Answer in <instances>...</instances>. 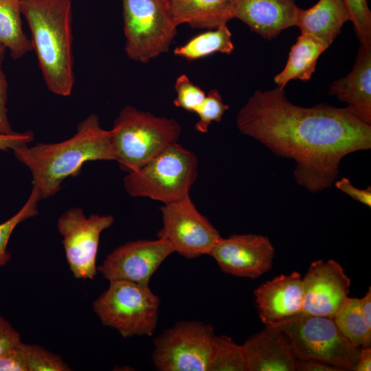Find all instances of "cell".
I'll return each instance as SVG.
<instances>
[{"label": "cell", "instance_id": "obj_18", "mask_svg": "<svg viewBox=\"0 0 371 371\" xmlns=\"http://www.w3.org/2000/svg\"><path fill=\"white\" fill-rule=\"evenodd\" d=\"M329 94L346 102L353 115L371 125V45H360L351 71L332 83Z\"/></svg>", "mask_w": 371, "mask_h": 371}, {"label": "cell", "instance_id": "obj_37", "mask_svg": "<svg viewBox=\"0 0 371 371\" xmlns=\"http://www.w3.org/2000/svg\"><path fill=\"white\" fill-rule=\"evenodd\" d=\"M360 299V309L368 326L371 328V287L366 295Z\"/></svg>", "mask_w": 371, "mask_h": 371}, {"label": "cell", "instance_id": "obj_6", "mask_svg": "<svg viewBox=\"0 0 371 371\" xmlns=\"http://www.w3.org/2000/svg\"><path fill=\"white\" fill-rule=\"evenodd\" d=\"M93 302V310L104 326L123 337L153 336L158 322L160 300L149 287L115 280Z\"/></svg>", "mask_w": 371, "mask_h": 371}, {"label": "cell", "instance_id": "obj_19", "mask_svg": "<svg viewBox=\"0 0 371 371\" xmlns=\"http://www.w3.org/2000/svg\"><path fill=\"white\" fill-rule=\"evenodd\" d=\"M348 21L344 0H319L308 9L299 8L295 26L300 28L301 34H309L330 46Z\"/></svg>", "mask_w": 371, "mask_h": 371}, {"label": "cell", "instance_id": "obj_7", "mask_svg": "<svg viewBox=\"0 0 371 371\" xmlns=\"http://www.w3.org/2000/svg\"><path fill=\"white\" fill-rule=\"evenodd\" d=\"M273 326L289 337L297 359L323 361L342 370H353L361 348L340 331L334 319L300 313Z\"/></svg>", "mask_w": 371, "mask_h": 371}, {"label": "cell", "instance_id": "obj_13", "mask_svg": "<svg viewBox=\"0 0 371 371\" xmlns=\"http://www.w3.org/2000/svg\"><path fill=\"white\" fill-rule=\"evenodd\" d=\"M210 256L224 273L255 279L271 269L275 249L265 236L233 234L221 237Z\"/></svg>", "mask_w": 371, "mask_h": 371}, {"label": "cell", "instance_id": "obj_11", "mask_svg": "<svg viewBox=\"0 0 371 371\" xmlns=\"http://www.w3.org/2000/svg\"><path fill=\"white\" fill-rule=\"evenodd\" d=\"M114 222L112 215L87 216L81 207H71L57 220L65 257L74 277L93 280L97 274L96 258L101 234Z\"/></svg>", "mask_w": 371, "mask_h": 371}, {"label": "cell", "instance_id": "obj_33", "mask_svg": "<svg viewBox=\"0 0 371 371\" xmlns=\"http://www.w3.org/2000/svg\"><path fill=\"white\" fill-rule=\"evenodd\" d=\"M21 342L20 333L0 315V355Z\"/></svg>", "mask_w": 371, "mask_h": 371}, {"label": "cell", "instance_id": "obj_28", "mask_svg": "<svg viewBox=\"0 0 371 371\" xmlns=\"http://www.w3.org/2000/svg\"><path fill=\"white\" fill-rule=\"evenodd\" d=\"M229 108V106L223 102L218 90L209 91L195 112L199 116V120L194 126L196 131L201 133L207 132L213 122L221 121L223 115Z\"/></svg>", "mask_w": 371, "mask_h": 371}, {"label": "cell", "instance_id": "obj_5", "mask_svg": "<svg viewBox=\"0 0 371 371\" xmlns=\"http://www.w3.org/2000/svg\"><path fill=\"white\" fill-rule=\"evenodd\" d=\"M196 155L175 143L124 179L126 192L133 197H147L163 204L190 195L198 177Z\"/></svg>", "mask_w": 371, "mask_h": 371}, {"label": "cell", "instance_id": "obj_9", "mask_svg": "<svg viewBox=\"0 0 371 371\" xmlns=\"http://www.w3.org/2000/svg\"><path fill=\"white\" fill-rule=\"evenodd\" d=\"M215 337L210 324L184 321L154 340L152 360L159 371H208Z\"/></svg>", "mask_w": 371, "mask_h": 371}, {"label": "cell", "instance_id": "obj_31", "mask_svg": "<svg viewBox=\"0 0 371 371\" xmlns=\"http://www.w3.org/2000/svg\"><path fill=\"white\" fill-rule=\"evenodd\" d=\"M6 48L0 44V134L10 135L15 133L9 121L6 103L8 85L3 70V61Z\"/></svg>", "mask_w": 371, "mask_h": 371}, {"label": "cell", "instance_id": "obj_4", "mask_svg": "<svg viewBox=\"0 0 371 371\" xmlns=\"http://www.w3.org/2000/svg\"><path fill=\"white\" fill-rule=\"evenodd\" d=\"M115 161L131 172L177 143L181 127L173 118L158 117L132 106L124 107L110 130Z\"/></svg>", "mask_w": 371, "mask_h": 371}, {"label": "cell", "instance_id": "obj_3", "mask_svg": "<svg viewBox=\"0 0 371 371\" xmlns=\"http://www.w3.org/2000/svg\"><path fill=\"white\" fill-rule=\"evenodd\" d=\"M20 3L48 89L57 95L69 96L75 82L71 0H20Z\"/></svg>", "mask_w": 371, "mask_h": 371}, {"label": "cell", "instance_id": "obj_16", "mask_svg": "<svg viewBox=\"0 0 371 371\" xmlns=\"http://www.w3.org/2000/svg\"><path fill=\"white\" fill-rule=\"evenodd\" d=\"M246 371H296L298 359L287 335L273 325L242 345Z\"/></svg>", "mask_w": 371, "mask_h": 371}, {"label": "cell", "instance_id": "obj_35", "mask_svg": "<svg viewBox=\"0 0 371 371\" xmlns=\"http://www.w3.org/2000/svg\"><path fill=\"white\" fill-rule=\"evenodd\" d=\"M297 371H342V370L323 361L298 359Z\"/></svg>", "mask_w": 371, "mask_h": 371}, {"label": "cell", "instance_id": "obj_15", "mask_svg": "<svg viewBox=\"0 0 371 371\" xmlns=\"http://www.w3.org/2000/svg\"><path fill=\"white\" fill-rule=\"evenodd\" d=\"M259 317L263 324L273 325L302 312V277L297 271L282 274L254 291Z\"/></svg>", "mask_w": 371, "mask_h": 371}, {"label": "cell", "instance_id": "obj_20", "mask_svg": "<svg viewBox=\"0 0 371 371\" xmlns=\"http://www.w3.org/2000/svg\"><path fill=\"white\" fill-rule=\"evenodd\" d=\"M236 0H170L177 25L187 23L200 29H216L233 18Z\"/></svg>", "mask_w": 371, "mask_h": 371}, {"label": "cell", "instance_id": "obj_2", "mask_svg": "<svg viewBox=\"0 0 371 371\" xmlns=\"http://www.w3.org/2000/svg\"><path fill=\"white\" fill-rule=\"evenodd\" d=\"M12 151L31 172L32 187L42 199L56 194L67 178L80 174L86 162L116 159L111 131L102 128L95 114L82 120L76 133L67 139L24 145Z\"/></svg>", "mask_w": 371, "mask_h": 371}, {"label": "cell", "instance_id": "obj_12", "mask_svg": "<svg viewBox=\"0 0 371 371\" xmlns=\"http://www.w3.org/2000/svg\"><path fill=\"white\" fill-rule=\"evenodd\" d=\"M172 253L171 245L158 238L129 241L109 253L97 270L109 281L149 284L154 273Z\"/></svg>", "mask_w": 371, "mask_h": 371}, {"label": "cell", "instance_id": "obj_8", "mask_svg": "<svg viewBox=\"0 0 371 371\" xmlns=\"http://www.w3.org/2000/svg\"><path fill=\"white\" fill-rule=\"evenodd\" d=\"M125 52L146 63L168 51L177 25L170 0H122Z\"/></svg>", "mask_w": 371, "mask_h": 371}, {"label": "cell", "instance_id": "obj_22", "mask_svg": "<svg viewBox=\"0 0 371 371\" xmlns=\"http://www.w3.org/2000/svg\"><path fill=\"white\" fill-rule=\"evenodd\" d=\"M21 14L20 0H0V44L15 60L33 50L22 27Z\"/></svg>", "mask_w": 371, "mask_h": 371}, {"label": "cell", "instance_id": "obj_29", "mask_svg": "<svg viewBox=\"0 0 371 371\" xmlns=\"http://www.w3.org/2000/svg\"><path fill=\"white\" fill-rule=\"evenodd\" d=\"M361 45H371V12L367 0H344Z\"/></svg>", "mask_w": 371, "mask_h": 371}, {"label": "cell", "instance_id": "obj_32", "mask_svg": "<svg viewBox=\"0 0 371 371\" xmlns=\"http://www.w3.org/2000/svg\"><path fill=\"white\" fill-rule=\"evenodd\" d=\"M21 343L0 355V371H27Z\"/></svg>", "mask_w": 371, "mask_h": 371}, {"label": "cell", "instance_id": "obj_24", "mask_svg": "<svg viewBox=\"0 0 371 371\" xmlns=\"http://www.w3.org/2000/svg\"><path fill=\"white\" fill-rule=\"evenodd\" d=\"M341 333L355 346H371V328L366 323L360 309V299L348 297L334 317Z\"/></svg>", "mask_w": 371, "mask_h": 371}, {"label": "cell", "instance_id": "obj_21", "mask_svg": "<svg viewBox=\"0 0 371 371\" xmlns=\"http://www.w3.org/2000/svg\"><path fill=\"white\" fill-rule=\"evenodd\" d=\"M329 46L309 34H301L291 47L284 69L274 77L277 87L284 89L292 80L308 81L321 54Z\"/></svg>", "mask_w": 371, "mask_h": 371}, {"label": "cell", "instance_id": "obj_25", "mask_svg": "<svg viewBox=\"0 0 371 371\" xmlns=\"http://www.w3.org/2000/svg\"><path fill=\"white\" fill-rule=\"evenodd\" d=\"M208 371H246L242 345L226 335H216Z\"/></svg>", "mask_w": 371, "mask_h": 371}, {"label": "cell", "instance_id": "obj_30", "mask_svg": "<svg viewBox=\"0 0 371 371\" xmlns=\"http://www.w3.org/2000/svg\"><path fill=\"white\" fill-rule=\"evenodd\" d=\"M175 89L177 98L174 104L188 112L195 113L205 97V93L194 84L186 75L179 76L175 81Z\"/></svg>", "mask_w": 371, "mask_h": 371}, {"label": "cell", "instance_id": "obj_17", "mask_svg": "<svg viewBox=\"0 0 371 371\" xmlns=\"http://www.w3.org/2000/svg\"><path fill=\"white\" fill-rule=\"evenodd\" d=\"M298 9L295 0H236L233 18L271 40L295 26Z\"/></svg>", "mask_w": 371, "mask_h": 371}, {"label": "cell", "instance_id": "obj_10", "mask_svg": "<svg viewBox=\"0 0 371 371\" xmlns=\"http://www.w3.org/2000/svg\"><path fill=\"white\" fill-rule=\"evenodd\" d=\"M162 227L157 238L174 252L189 259L210 255L221 238L218 231L193 203L190 195L160 207Z\"/></svg>", "mask_w": 371, "mask_h": 371}, {"label": "cell", "instance_id": "obj_34", "mask_svg": "<svg viewBox=\"0 0 371 371\" xmlns=\"http://www.w3.org/2000/svg\"><path fill=\"white\" fill-rule=\"evenodd\" d=\"M339 190L349 195L354 200L357 201L369 207H371V187L366 189L355 188L346 177H343L335 183Z\"/></svg>", "mask_w": 371, "mask_h": 371}, {"label": "cell", "instance_id": "obj_36", "mask_svg": "<svg viewBox=\"0 0 371 371\" xmlns=\"http://www.w3.org/2000/svg\"><path fill=\"white\" fill-rule=\"evenodd\" d=\"M353 370H371V347L361 348L359 357Z\"/></svg>", "mask_w": 371, "mask_h": 371}, {"label": "cell", "instance_id": "obj_26", "mask_svg": "<svg viewBox=\"0 0 371 371\" xmlns=\"http://www.w3.org/2000/svg\"><path fill=\"white\" fill-rule=\"evenodd\" d=\"M41 199L38 190L32 187L28 199L21 208L12 217L0 223V267L10 260L8 245L13 231L21 223L38 215V205Z\"/></svg>", "mask_w": 371, "mask_h": 371}, {"label": "cell", "instance_id": "obj_27", "mask_svg": "<svg viewBox=\"0 0 371 371\" xmlns=\"http://www.w3.org/2000/svg\"><path fill=\"white\" fill-rule=\"evenodd\" d=\"M27 371H69L70 367L62 358L44 348L21 343Z\"/></svg>", "mask_w": 371, "mask_h": 371}, {"label": "cell", "instance_id": "obj_1", "mask_svg": "<svg viewBox=\"0 0 371 371\" xmlns=\"http://www.w3.org/2000/svg\"><path fill=\"white\" fill-rule=\"evenodd\" d=\"M236 126L274 154L292 159L296 182L313 193L332 186L345 156L371 148V125L346 107L295 105L278 87L256 91L238 113Z\"/></svg>", "mask_w": 371, "mask_h": 371}, {"label": "cell", "instance_id": "obj_23", "mask_svg": "<svg viewBox=\"0 0 371 371\" xmlns=\"http://www.w3.org/2000/svg\"><path fill=\"white\" fill-rule=\"evenodd\" d=\"M234 49L232 33L225 24L195 36L183 45L176 47L174 54L194 60L216 52L230 54Z\"/></svg>", "mask_w": 371, "mask_h": 371}, {"label": "cell", "instance_id": "obj_14", "mask_svg": "<svg viewBox=\"0 0 371 371\" xmlns=\"http://www.w3.org/2000/svg\"><path fill=\"white\" fill-rule=\"evenodd\" d=\"M350 279L333 259L313 262L302 278V313L334 318L348 299Z\"/></svg>", "mask_w": 371, "mask_h": 371}]
</instances>
